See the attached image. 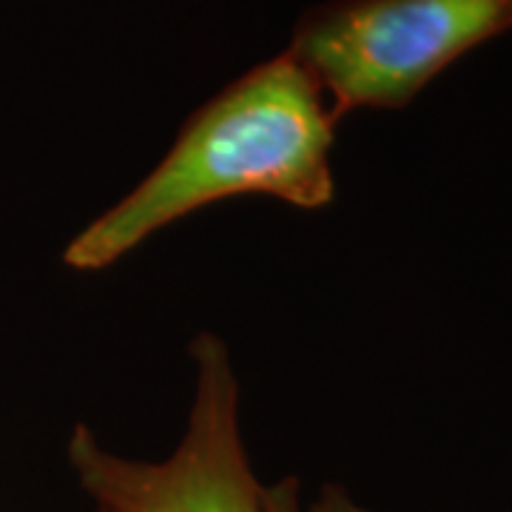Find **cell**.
<instances>
[{"instance_id":"1","label":"cell","mask_w":512,"mask_h":512,"mask_svg":"<svg viewBox=\"0 0 512 512\" xmlns=\"http://www.w3.org/2000/svg\"><path fill=\"white\" fill-rule=\"evenodd\" d=\"M333 114L311 72L271 57L197 109L157 168L66 245L74 271H103L211 202L265 194L322 211L336 197Z\"/></svg>"},{"instance_id":"4","label":"cell","mask_w":512,"mask_h":512,"mask_svg":"<svg viewBox=\"0 0 512 512\" xmlns=\"http://www.w3.org/2000/svg\"><path fill=\"white\" fill-rule=\"evenodd\" d=\"M305 512H373L362 507L353 495L339 484H322L311 504H305Z\"/></svg>"},{"instance_id":"2","label":"cell","mask_w":512,"mask_h":512,"mask_svg":"<svg viewBox=\"0 0 512 512\" xmlns=\"http://www.w3.org/2000/svg\"><path fill=\"white\" fill-rule=\"evenodd\" d=\"M512 32V0H330L296 23L291 52L333 120L402 109L458 57Z\"/></svg>"},{"instance_id":"3","label":"cell","mask_w":512,"mask_h":512,"mask_svg":"<svg viewBox=\"0 0 512 512\" xmlns=\"http://www.w3.org/2000/svg\"><path fill=\"white\" fill-rule=\"evenodd\" d=\"M194 402L177 450L137 461L106 450L86 424L69 439V464L94 512H268L239 421V379L217 333L191 342Z\"/></svg>"},{"instance_id":"5","label":"cell","mask_w":512,"mask_h":512,"mask_svg":"<svg viewBox=\"0 0 512 512\" xmlns=\"http://www.w3.org/2000/svg\"><path fill=\"white\" fill-rule=\"evenodd\" d=\"M265 507H268V512H305L299 481L285 478V481H276L271 487H265Z\"/></svg>"}]
</instances>
